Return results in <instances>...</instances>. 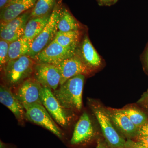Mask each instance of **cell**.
Returning a JSON list of instances; mask_svg holds the SVG:
<instances>
[{"mask_svg": "<svg viewBox=\"0 0 148 148\" xmlns=\"http://www.w3.org/2000/svg\"><path fill=\"white\" fill-rule=\"evenodd\" d=\"M106 110L115 127L127 139L132 140L137 136L138 127L121 109L107 108Z\"/></svg>", "mask_w": 148, "mask_h": 148, "instance_id": "cell-14", "label": "cell"}, {"mask_svg": "<svg viewBox=\"0 0 148 148\" xmlns=\"http://www.w3.org/2000/svg\"><path fill=\"white\" fill-rule=\"evenodd\" d=\"M134 141L144 147H148V136L138 135L134 138Z\"/></svg>", "mask_w": 148, "mask_h": 148, "instance_id": "cell-24", "label": "cell"}, {"mask_svg": "<svg viewBox=\"0 0 148 148\" xmlns=\"http://www.w3.org/2000/svg\"><path fill=\"white\" fill-rule=\"evenodd\" d=\"M79 56L85 64L92 70L98 69L102 64L101 57L87 36H85L82 43Z\"/></svg>", "mask_w": 148, "mask_h": 148, "instance_id": "cell-16", "label": "cell"}, {"mask_svg": "<svg viewBox=\"0 0 148 148\" xmlns=\"http://www.w3.org/2000/svg\"><path fill=\"white\" fill-rule=\"evenodd\" d=\"M85 76L79 74L73 77L53 91L56 97L66 110L80 111L82 108Z\"/></svg>", "mask_w": 148, "mask_h": 148, "instance_id": "cell-1", "label": "cell"}, {"mask_svg": "<svg viewBox=\"0 0 148 148\" xmlns=\"http://www.w3.org/2000/svg\"><path fill=\"white\" fill-rule=\"evenodd\" d=\"M57 29L62 32L76 31L80 29L79 22L64 5H62L58 17Z\"/></svg>", "mask_w": 148, "mask_h": 148, "instance_id": "cell-18", "label": "cell"}, {"mask_svg": "<svg viewBox=\"0 0 148 148\" xmlns=\"http://www.w3.org/2000/svg\"><path fill=\"white\" fill-rule=\"evenodd\" d=\"M0 102L11 111L19 123H24L26 118L24 106L7 85H1Z\"/></svg>", "mask_w": 148, "mask_h": 148, "instance_id": "cell-15", "label": "cell"}, {"mask_svg": "<svg viewBox=\"0 0 148 148\" xmlns=\"http://www.w3.org/2000/svg\"><path fill=\"white\" fill-rule=\"evenodd\" d=\"M61 74L60 85L63 84L69 79L79 74L88 75L93 71L87 66L78 54L75 55L56 65Z\"/></svg>", "mask_w": 148, "mask_h": 148, "instance_id": "cell-10", "label": "cell"}, {"mask_svg": "<svg viewBox=\"0 0 148 148\" xmlns=\"http://www.w3.org/2000/svg\"><path fill=\"white\" fill-rule=\"evenodd\" d=\"M89 106L97 119L110 148H125L126 141L119 135L114 126L107 110L98 102L90 100Z\"/></svg>", "mask_w": 148, "mask_h": 148, "instance_id": "cell-3", "label": "cell"}, {"mask_svg": "<svg viewBox=\"0 0 148 148\" xmlns=\"http://www.w3.org/2000/svg\"><path fill=\"white\" fill-rule=\"evenodd\" d=\"M62 7L61 1L57 2L46 26L32 42L27 54L32 58H34L54 39L58 31L57 23Z\"/></svg>", "mask_w": 148, "mask_h": 148, "instance_id": "cell-4", "label": "cell"}, {"mask_svg": "<svg viewBox=\"0 0 148 148\" xmlns=\"http://www.w3.org/2000/svg\"><path fill=\"white\" fill-rule=\"evenodd\" d=\"M138 103L145 108L148 109V90L142 95Z\"/></svg>", "mask_w": 148, "mask_h": 148, "instance_id": "cell-26", "label": "cell"}, {"mask_svg": "<svg viewBox=\"0 0 148 148\" xmlns=\"http://www.w3.org/2000/svg\"><path fill=\"white\" fill-rule=\"evenodd\" d=\"M37 0H9L1 10V23H5L17 18L34 7Z\"/></svg>", "mask_w": 148, "mask_h": 148, "instance_id": "cell-13", "label": "cell"}, {"mask_svg": "<svg viewBox=\"0 0 148 148\" xmlns=\"http://www.w3.org/2000/svg\"><path fill=\"white\" fill-rule=\"evenodd\" d=\"M32 9L13 20L7 23H1V39L11 43L23 36L26 24L30 18Z\"/></svg>", "mask_w": 148, "mask_h": 148, "instance_id": "cell-9", "label": "cell"}, {"mask_svg": "<svg viewBox=\"0 0 148 148\" xmlns=\"http://www.w3.org/2000/svg\"><path fill=\"white\" fill-rule=\"evenodd\" d=\"M51 14L41 17L29 18L22 37L32 42L46 26L50 18Z\"/></svg>", "mask_w": 148, "mask_h": 148, "instance_id": "cell-17", "label": "cell"}, {"mask_svg": "<svg viewBox=\"0 0 148 148\" xmlns=\"http://www.w3.org/2000/svg\"><path fill=\"white\" fill-rule=\"evenodd\" d=\"M121 110L138 128L148 121L147 116L139 109L129 108L121 109Z\"/></svg>", "mask_w": 148, "mask_h": 148, "instance_id": "cell-22", "label": "cell"}, {"mask_svg": "<svg viewBox=\"0 0 148 148\" xmlns=\"http://www.w3.org/2000/svg\"><path fill=\"white\" fill-rule=\"evenodd\" d=\"M36 64L28 55L8 61L2 70L7 86L10 88L16 87L29 78L34 73Z\"/></svg>", "mask_w": 148, "mask_h": 148, "instance_id": "cell-2", "label": "cell"}, {"mask_svg": "<svg viewBox=\"0 0 148 148\" xmlns=\"http://www.w3.org/2000/svg\"><path fill=\"white\" fill-rule=\"evenodd\" d=\"M125 148H148L138 144L131 139H127L125 144Z\"/></svg>", "mask_w": 148, "mask_h": 148, "instance_id": "cell-25", "label": "cell"}, {"mask_svg": "<svg viewBox=\"0 0 148 148\" xmlns=\"http://www.w3.org/2000/svg\"><path fill=\"white\" fill-rule=\"evenodd\" d=\"M10 44V42L7 41L0 40V66L2 70L8 63Z\"/></svg>", "mask_w": 148, "mask_h": 148, "instance_id": "cell-23", "label": "cell"}, {"mask_svg": "<svg viewBox=\"0 0 148 148\" xmlns=\"http://www.w3.org/2000/svg\"><path fill=\"white\" fill-rule=\"evenodd\" d=\"M96 148H110L109 146L107 145L106 143H103V141L99 140L97 143Z\"/></svg>", "mask_w": 148, "mask_h": 148, "instance_id": "cell-29", "label": "cell"}, {"mask_svg": "<svg viewBox=\"0 0 148 148\" xmlns=\"http://www.w3.org/2000/svg\"><path fill=\"white\" fill-rule=\"evenodd\" d=\"M57 0H37L31 11L30 18L41 17L50 14Z\"/></svg>", "mask_w": 148, "mask_h": 148, "instance_id": "cell-21", "label": "cell"}, {"mask_svg": "<svg viewBox=\"0 0 148 148\" xmlns=\"http://www.w3.org/2000/svg\"><path fill=\"white\" fill-rule=\"evenodd\" d=\"M138 135L148 136V121L138 127L137 136Z\"/></svg>", "mask_w": 148, "mask_h": 148, "instance_id": "cell-27", "label": "cell"}, {"mask_svg": "<svg viewBox=\"0 0 148 148\" xmlns=\"http://www.w3.org/2000/svg\"><path fill=\"white\" fill-rule=\"evenodd\" d=\"M95 135V130L88 114L84 112L77 123L70 143L79 145L88 142Z\"/></svg>", "mask_w": 148, "mask_h": 148, "instance_id": "cell-12", "label": "cell"}, {"mask_svg": "<svg viewBox=\"0 0 148 148\" xmlns=\"http://www.w3.org/2000/svg\"><path fill=\"white\" fill-rule=\"evenodd\" d=\"M97 1L100 5L110 6L115 4L118 0H97Z\"/></svg>", "mask_w": 148, "mask_h": 148, "instance_id": "cell-28", "label": "cell"}, {"mask_svg": "<svg viewBox=\"0 0 148 148\" xmlns=\"http://www.w3.org/2000/svg\"><path fill=\"white\" fill-rule=\"evenodd\" d=\"M23 106L28 120L49 130L60 139L63 138L62 130L42 104L36 103Z\"/></svg>", "mask_w": 148, "mask_h": 148, "instance_id": "cell-5", "label": "cell"}, {"mask_svg": "<svg viewBox=\"0 0 148 148\" xmlns=\"http://www.w3.org/2000/svg\"><path fill=\"white\" fill-rule=\"evenodd\" d=\"M32 42L21 37L10 43L8 52V61L27 55L31 48Z\"/></svg>", "mask_w": 148, "mask_h": 148, "instance_id": "cell-19", "label": "cell"}, {"mask_svg": "<svg viewBox=\"0 0 148 148\" xmlns=\"http://www.w3.org/2000/svg\"><path fill=\"white\" fill-rule=\"evenodd\" d=\"M80 33L79 30L68 32L58 31L53 40L65 47L77 48L80 38Z\"/></svg>", "mask_w": 148, "mask_h": 148, "instance_id": "cell-20", "label": "cell"}, {"mask_svg": "<svg viewBox=\"0 0 148 148\" xmlns=\"http://www.w3.org/2000/svg\"><path fill=\"white\" fill-rule=\"evenodd\" d=\"M35 78L42 86L56 90L60 85L61 74L57 65L36 63L34 69Z\"/></svg>", "mask_w": 148, "mask_h": 148, "instance_id": "cell-8", "label": "cell"}, {"mask_svg": "<svg viewBox=\"0 0 148 148\" xmlns=\"http://www.w3.org/2000/svg\"><path fill=\"white\" fill-rule=\"evenodd\" d=\"M9 1V0H0V8H1V10L5 6Z\"/></svg>", "mask_w": 148, "mask_h": 148, "instance_id": "cell-30", "label": "cell"}, {"mask_svg": "<svg viewBox=\"0 0 148 148\" xmlns=\"http://www.w3.org/2000/svg\"><path fill=\"white\" fill-rule=\"evenodd\" d=\"M76 47H66L53 40L33 59L36 63L58 65L76 53Z\"/></svg>", "mask_w": 148, "mask_h": 148, "instance_id": "cell-6", "label": "cell"}, {"mask_svg": "<svg viewBox=\"0 0 148 148\" xmlns=\"http://www.w3.org/2000/svg\"><path fill=\"white\" fill-rule=\"evenodd\" d=\"M42 86L36 79H27L17 86L14 92L22 105L40 103V92Z\"/></svg>", "mask_w": 148, "mask_h": 148, "instance_id": "cell-11", "label": "cell"}, {"mask_svg": "<svg viewBox=\"0 0 148 148\" xmlns=\"http://www.w3.org/2000/svg\"><path fill=\"white\" fill-rule=\"evenodd\" d=\"M40 101L54 120L62 127L69 124V117L66 110L62 107L49 88L42 86Z\"/></svg>", "mask_w": 148, "mask_h": 148, "instance_id": "cell-7", "label": "cell"}]
</instances>
